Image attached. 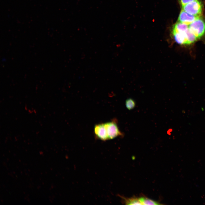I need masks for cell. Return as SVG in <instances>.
I'll use <instances>...</instances> for the list:
<instances>
[{"label":"cell","instance_id":"5","mask_svg":"<svg viewBox=\"0 0 205 205\" xmlns=\"http://www.w3.org/2000/svg\"><path fill=\"white\" fill-rule=\"evenodd\" d=\"M200 17L190 14L182 9L179 15L178 22L189 25Z\"/></svg>","mask_w":205,"mask_h":205},{"label":"cell","instance_id":"1","mask_svg":"<svg viewBox=\"0 0 205 205\" xmlns=\"http://www.w3.org/2000/svg\"><path fill=\"white\" fill-rule=\"evenodd\" d=\"M188 29L196 36L198 41L205 35V22L200 17L188 25Z\"/></svg>","mask_w":205,"mask_h":205},{"label":"cell","instance_id":"3","mask_svg":"<svg viewBox=\"0 0 205 205\" xmlns=\"http://www.w3.org/2000/svg\"><path fill=\"white\" fill-rule=\"evenodd\" d=\"M104 124L108 140L114 139L123 135L119 129L116 121L114 120Z\"/></svg>","mask_w":205,"mask_h":205},{"label":"cell","instance_id":"4","mask_svg":"<svg viewBox=\"0 0 205 205\" xmlns=\"http://www.w3.org/2000/svg\"><path fill=\"white\" fill-rule=\"evenodd\" d=\"M94 132L96 137L98 139L104 141L108 140L104 123L96 124L94 126Z\"/></svg>","mask_w":205,"mask_h":205},{"label":"cell","instance_id":"7","mask_svg":"<svg viewBox=\"0 0 205 205\" xmlns=\"http://www.w3.org/2000/svg\"><path fill=\"white\" fill-rule=\"evenodd\" d=\"M142 205H159V202L145 197H141L139 198Z\"/></svg>","mask_w":205,"mask_h":205},{"label":"cell","instance_id":"9","mask_svg":"<svg viewBox=\"0 0 205 205\" xmlns=\"http://www.w3.org/2000/svg\"><path fill=\"white\" fill-rule=\"evenodd\" d=\"M126 204L128 205H142L139 199L130 198L125 200Z\"/></svg>","mask_w":205,"mask_h":205},{"label":"cell","instance_id":"2","mask_svg":"<svg viewBox=\"0 0 205 205\" xmlns=\"http://www.w3.org/2000/svg\"><path fill=\"white\" fill-rule=\"evenodd\" d=\"M202 5L201 2L195 0L182 5V9L192 15L200 17L202 13Z\"/></svg>","mask_w":205,"mask_h":205},{"label":"cell","instance_id":"8","mask_svg":"<svg viewBox=\"0 0 205 205\" xmlns=\"http://www.w3.org/2000/svg\"><path fill=\"white\" fill-rule=\"evenodd\" d=\"M136 102L133 99L129 98L127 99L125 101V105L126 108L130 110L134 109L136 106Z\"/></svg>","mask_w":205,"mask_h":205},{"label":"cell","instance_id":"10","mask_svg":"<svg viewBox=\"0 0 205 205\" xmlns=\"http://www.w3.org/2000/svg\"><path fill=\"white\" fill-rule=\"evenodd\" d=\"M194 0H180V1L182 5Z\"/></svg>","mask_w":205,"mask_h":205},{"label":"cell","instance_id":"6","mask_svg":"<svg viewBox=\"0 0 205 205\" xmlns=\"http://www.w3.org/2000/svg\"><path fill=\"white\" fill-rule=\"evenodd\" d=\"M188 25L178 22L173 26L171 31V34H182L184 36L185 39L184 34L188 28Z\"/></svg>","mask_w":205,"mask_h":205}]
</instances>
